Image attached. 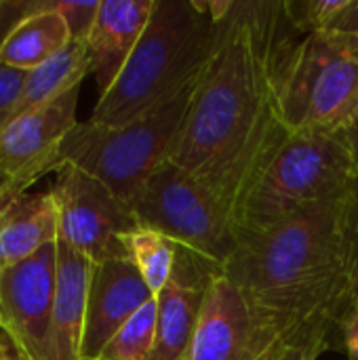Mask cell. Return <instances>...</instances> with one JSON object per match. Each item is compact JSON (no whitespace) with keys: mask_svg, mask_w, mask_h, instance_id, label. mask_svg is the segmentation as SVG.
Returning a JSON list of instances; mask_svg holds the SVG:
<instances>
[{"mask_svg":"<svg viewBox=\"0 0 358 360\" xmlns=\"http://www.w3.org/2000/svg\"><path fill=\"white\" fill-rule=\"evenodd\" d=\"M57 243V207L51 192L0 190V270Z\"/></svg>","mask_w":358,"mask_h":360,"instance_id":"9a60e30c","label":"cell"},{"mask_svg":"<svg viewBox=\"0 0 358 360\" xmlns=\"http://www.w3.org/2000/svg\"><path fill=\"white\" fill-rule=\"evenodd\" d=\"M91 272V259L57 240V289L46 338V360H82Z\"/></svg>","mask_w":358,"mask_h":360,"instance_id":"5bb4252c","label":"cell"},{"mask_svg":"<svg viewBox=\"0 0 358 360\" xmlns=\"http://www.w3.org/2000/svg\"><path fill=\"white\" fill-rule=\"evenodd\" d=\"M2 188H4V186H2V184H0V190H2Z\"/></svg>","mask_w":358,"mask_h":360,"instance_id":"d6a6232c","label":"cell"},{"mask_svg":"<svg viewBox=\"0 0 358 360\" xmlns=\"http://www.w3.org/2000/svg\"><path fill=\"white\" fill-rule=\"evenodd\" d=\"M99 2L101 0H55L53 8L63 17L70 30V38L84 42L95 23Z\"/></svg>","mask_w":358,"mask_h":360,"instance_id":"7402d4cb","label":"cell"},{"mask_svg":"<svg viewBox=\"0 0 358 360\" xmlns=\"http://www.w3.org/2000/svg\"><path fill=\"white\" fill-rule=\"evenodd\" d=\"M156 297L131 316L118 333L106 344L97 360H152L156 342Z\"/></svg>","mask_w":358,"mask_h":360,"instance_id":"ffe728a7","label":"cell"},{"mask_svg":"<svg viewBox=\"0 0 358 360\" xmlns=\"http://www.w3.org/2000/svg\"><path fill=\"white\" fill-rule=\"evenodd\" d=\"M127 259L137 268L154 297L173 281L181 247L156 230L139 226L124 238Z\"/></svg>","mask_w":358,"mask_h":360,"instance_id":"d6986e66","label":"cell"},{"mask_svg":"<svg viewBox=\"0 0 358 360\" xmlns=\"http://www.w3.org/2000/svg\"><path fill=\"white\" fill-rule=\"evenodd\" d=\"M348 300L350 306L358 304V184L352 202L350 238H348Z\"/></svg>","mask_w":358,"mask_h":360,"instance_id":"d4e9b609","label":"cell"},{"mask_svg":"<svg viewBox=\"0 0 358 360\" xmlns=\"http://www.w3.org/2000/svg\"><path fill=\"white\" fill-rule=\"evenodd\" d=\"M91 74V59L87 51V42L72 40L63 51H59L55 57L38 65L36 70L27 72L25 86L21 91V97L11 114L13 122L15 118L23 116L25 112L40 108L63 93L80 86L84 76Z\"/></svg>","mask_w":358,"mask_h":360,"instance_id":"ac0fdd59","label":"cell"},{"mask_svg":"<svg viewBox=\"0 0 358 360\" xmlns=\"http://www.w3.org/2000/svg\"><path fill=\"white\" fill-rule=\"evenodd\" d=\"M25 80H27V72L0 65V131L8 124L11 114L25 86Z\"/></svg>","mask_w":358,"mask_h":360,"instance_id":"603a6c76","label":"cell"},{"mask_svg":"<svg viewBox=\"0 0 358 360\" xmlns=\"http://www.w3.org/2000/svg\"><path fill=\"white\" fill-rule=\"evenodd\" d=\"M207 287L173 278L156 295L158 319L152 360H190Z\"/></svg>","mask_w":358,"mask_h":360,"instance_id":"2e32d148","label":"cell"},{"mask_svg":"<svg viewBox=\"0 0 358 360\" xmlns=\"http://www.w3.org/2000/svg\"><path fill=\"white\" fill-rule=\"evenodd\" d=\"M49 4L51 0H0V49L25 17L46 8Z\"/></svg>","mask_w":358,"mask_h":360,"instance_id":"cb8c5ba5","label":"cell"},{"mask_svg":"<svg viewBox=\"0 0 358 360\" xmlns=\"http://www.w3.org/2000/svg\"><path fill=\"white\" fill-rule=\"evenodd\" d=\"M57 289V243L0 274V329L30 360H46Z\"/></svg>","mask_w":358,"mask_h":360,"instance_id":"30bf717a","label":"cell"},{"mask_svg":"<svg viewBox=\"0 0 358 360\" xmlns=\"http://www.w3.org/2000/svg\"><path fill=\"white\" fill-rule=\"evenodd\" d=\"M281 352L238 287L226 274H217L205 291L190 360H274Z\"/></svg>","mask_w":358,"mask_h":360,"instance_id":"8fae6325","label":"cell"},{"mask_svg":"<svg viewBox=\"0 0 358 360\" xmlns=\"http://www.w3.org/2000/svg\"><path fill=\"white\" fill-rule=\"evenodd\" d=\"M331 32L358 36V0H350V4L346 6V11L335 19Z\"/></svg>","mask_w":358,"mask_h":360,"instance_id":"4316f807","label":"cell"},{"mask_svg":"<svg viewBox=\"0 0 358 360\" xmlns=\"http://www.w3.org/2000/svg\"><path fill=\"white\" fill-rule=\"evenodd\" d=\"M0 360H11V354H8V348H6V342H4V333L0 329Z\"/></svg>","mask_w":358,"mask_h":360,"instance_id":"4dcf8cb0","label":"cell"},{"mask_svg":"<svg viewBox=\"0 0 358 360\" xmlns=\"http://www.w3.org/2000/svg\"><path fill=\"white\" fill-rule=\"evenodd\" d=\"M2 333H4V331H2ZM4 342H6V348H8L11 360H30L19 348H17V346H15V344H13V342H11V338H8L6 333H4Z\"/></svg>","mask_w":358,"mask_h":360,"instance_id":"f546056e","label":"cell"},{"mask_svg":"<svg viewBox=\"0 0 358 360\" xmlns=\"http://www.w3.org/2000/svg\"><path fill=\"white\" fill-rule=\"evenodd\" d=\"M0 274H2V270H0ZM0 321H2V310H0Z\"/></svg>","mask_w":358,"mask_h":360,"instance_id":"1f68e13d","label":"cell"},{"mask_svg":"<svg viewBox=\"0 0 358 360\" xmlns=\"http://www.w3.org/2000/svg\"><path fill=\"white\" fill-rule=\"evenodd\" d=\"M156 0H101L95 23L87 36L91 74L103 95L141 40Z\"/></svg>","mask_w":358,"mask_h":360,"instance_id":"4fadbf2b","label":"cell"},{"mask_svg":"<svg viewBox=\"0 0 358 360\" xmlns=\"http://www.w3.org/2000/svg\"><path fill=\"white\" fill-rule=\"evenodd\" d=\"M340 137H342V139H344V143L348 146L350 156H352V160H354V165H357V169H358V114H357V118L350 122V127H348Z\"/></svg>","mask_w":358,"mask_h":360,"instance_id":"f1b7e54d","label":"cell"},{"mask_svg":"<svg viewBox=\"0 0 358 360\" xmlns=\"http://www.w3.org/2000/svg\"><path fill=\"white\" fill-rule=\"evenodd\" d=\"M354 192L357 186L243 234L224 268L281 350L333 346L331 338L350 308L348 238Z\"/></svg>","mask_w":358,"mask_h":360,"instance_id":"7a4b0ae2","label":"cell"},{"mask_svg":"<svg viewBox=\"0 0 358 360\" xmlns=\"http://www.w3.org/2000/svg\"><path fill=\"white\" fill-rule=\"evenodd\" d=\"M289 27L283 0L230 2L171 156L217 198L234 230L249 190L289 135L281 112V74L295 44Z\"/></svg>","mask_w":358,"mask_h":360,"instance_id":"6da1fadb","label":"cell"},{"mask_svg":"<svg viewBox=\"0 0 358 360\" xmlns=\"http://www.w3.org/2000/svg\"><path fill=\"white\" fill-rule=\"evenodd\" d=\"M348 4L350 0H283L289 23L304 36L331 32Z\"/></svg>","mask_w":358,"mask_h":360,"instance_id":"44dd1931","label":"cell"},{"mask_svg":"<svg viewBox=\"0 0 358 360\" xmlns=\"http://www.w3.org/2000/svg\"><path fill=\"white\" fill-rule=\"evenodd\" d=\"M357 181V165L340 135L289 133L249 190L236 221V236L342 196Z\"/></svg>","mask_w":358,"mask_h":360,"instance_id":"5b68a950","label":"cell"},{"mask_svg":"<svg viewBox=\"0 0 358 360\" xmlns=\"http://www.w3.org/2000/svg\"><path fill=\"white\" fill-rule=\"evenodd\" d=\"M137 224L224 270L236 251V230L217 198L173 160L158 167L129 202Z\"/></svg>","mask_w":358,"mask_h":360,"instance_id":"52a82bcc","label":"cell"},{"mask_svg":"<svg viewBox=\"0 0 358 360\" xmlns=\"http://www.w3.org/2000/svg\"><path fill=\"white\" fill-rule=\"evenodd\" d=\"M152 300L154 293L131 259L116 257L93 264L80 359L97 360L118 329Z\"/></svg>","mask_w":358,"mask_h":360,"instance_id":"7c38bea8","label":"cell"},{"mask_svg":"<svg viewBox=\"0 0 358 360\" xmlns=\"http://www.w3.org/2000/svg\"><path fill=\"white\" fill-rule=\"evenodd\" d=\"M289 133L342 135L358 114V36L321 32L289 51L281 74Z\"/></svg>","mask_w":358,"mask_h":360,"instance_id":"8992f818","label":"cell"},{"mask_svg":"<svg viewBox=\"0 0 358 360\" xmlns=\"http://www.w3.org/2000/svg\"><path fill=\"white\" fill-rule=\"evenodd\" d=\"M57 240L93 264L127 257L124 238L139 228L131 207L89 173L63 165L55 173Z\"/></svg>","mask_w":358,"mask_h":360,"instance_id":"ba28073f","label":"cell"},{"mask_svg":"<svg viewBox=\"0 0 358 360\" xmlns=\"http://www.w3.org/2000/svg\"><path fill=\"white\" fill-rule=\"evenodd\" d=\"M342 344L350 360H358V304H352L340 321Z\"/></svg>","mask_w":358,"mask_h":360,"instance_id":"484cf974","label":"cell"},{"mask_svg":"<svg viewBox=\"0 0 358 360\" xmlns=\"http://www.w3.org/2000/svg\"><path fill=\"white\" fill-rule=\"evenodd\" d=\"M217 21L211 0H156L141 40L89 120L127 124L198 80L215 49Z\"/></svg>","mask_w":358,"mask_h":360,"instance_id":"3957f363","label":"cell"},{"mask_svg":"<svg viewBox=\"0 0 358 360\" xmlns=\"http://www.w3.org/2000/svg\"><path fill=\"white\" fill-rule=\"evenodd\" d=\"M323 352L321 348H287L274 360H319Z\"/></svg>","mask_w":358,"mask_h":360,"instance_id":"83f0119b","label":"cell"},{"mask_svg":"<svg viewBox=\"0 0 358 360\" xmlns=\"http://www.w3.org/2000/svg\"><path fill=\"white\" fill-rule=\"evenodd\" d=\"M80 86L25 112L0 131V184L4 190H27L46 173H57V152L78 124Z\"/></svg>","mask_w":358,"mask_h":360,"instance_id":"9c48e42d","label":"cell"},{"mask_svg":"<svg viewBox=\"0 0 358 360\" xmlns=\"http://www.w3.org/2000/svg\"><path fill=\"white\" fill-rule=\"evenodd\" d=\"M203 76V74H200ZM198 80L165 103L120 127L78 122L57 152V169L72 165L106 184L127 205L146 179L171 160Z\"/></svg>","mask_w":358,"mask_h":360,"instance_id":"277c9868","label":"cell"},{"mask_svg":"<svg viewBox=\"0 0 358 360\" xmlns=\"http://www.w3.org/2000/svg\"><path fill=\"white\" fill-rule=\"evenodd\" d=\"M53 2L25 17L4 40L0 49V65L32 72L59 51H63L72 38L63 17L53 8Z\"/></svg>","mask_w":358,"mask_h":360,"instance_id":"e0dca14e","label":"cell"}]
</instances>
